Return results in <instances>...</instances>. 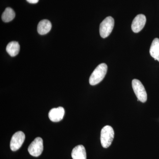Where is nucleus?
Masks as SVG:
<instances>
[{
	"label": "nucleus",
	"mask_w": 159,
	"mask_h": 159,
	"mask_svg": "<svg viewBox=\"0 0 159 159\" xmlns=\"http://www.w3.org/2000/svg\"><path fill=\"white\" fill-rule=\"evenodd\" d=\"M107 70V66L105 63H101L97 68L90 77L89 84L92 85L98 84L105 77Z\"/></svg>",
	"instance_id": "f257e3e1"
},
{
	"label": "nucleus",
	"mask_w": 159,
	"mask_h": 159,
	"mask_svg": "<svg viewBox=\"0 0 159 159\" xmlns=\"http://www.w3.org/2000/svg\"><path fill=\"white\" fill-rule=\"evenodd\" d=\"M114 138L113 129L110 125H106L101 131L100 141L101 145L104 148H107L112 144Z\"/></svg>",
	"instance_id": "f03ea898"
},
{
	"label": "nucleus",
	"mask_w": 159,
	"mask_h": 159,
	"mask_svg": "<svg viewBox=\"0 0 159 159\" xmlns=\"http://www.w3.org/2000/svg\"><path fill=\"white\" fill-rule=\"evenodd\" d=\"M115 24L114 19L111 16H108L100 24L99 33L102 38L108 37L112 31Z\"/></svg>",
	"instance_id": "7ed1b4c3"
},
{
	"label": "nucleus",
	"mask_w": 159,
	"mask_h": 159,
	"mask_svg": "<svg viewBox=\"0 0 159 159\" xmlns=\"http://www.w3.org/2000/svg\"><path fill=\"white\" fill-rule=\"evenodd\" d=\"M132 85L134 92L139 101L145 102L147 99V94L142 82L138 79H134Z\"/></svg>",
	"instance_id": "20e7f679"
},
{
	"label": "nucleus",
	"mask_w": 159,
	"mask_h": 159,
	"mask_svg": "<svg viewBox=\"0 0 159 159\" xmlns=\"http://www.w3.org/2000/svg\"><path fill=\"white\" fill-rule=\"evenodd\" d=\"M43 150V140L40 137L35 138L28 148V151L29 154L34 157L39 156L42 153Z\"/></svg>",
	"instance_id": "39448f33"
},
{
	"label": "nucleus",
	"mask_w": 159,
	"mask_h": 159,
	"mask_svg": "<svg viewBox=\"0 0 159 159\" xmlns=\"http://www.w3.org/2000/svg\"><path fill=\"white\" fill-rule=\"evenodd\" d=\"M25 136L23 132L18 131L11 137L10 141V147L12 151H16L22 145L25 141Z\"/></svg>",
	"instance_id": "423d86ee"
},
{
	"label": "nucleus",
	"mask_w": 159,
	"mask_h": 159,
	"mask_svg": "<svg viewBox=\"0 0 159 159\" xmlns=\"http://www.w3.org/2000/svg\"><path fill=\"white\" fill-rule=\"evenodd\" d=\"M146 21V17L144 15H138L134 19L132 23V30L134 33L140 32L144 28Z\"/></svg>",
	"instance_id": "0eeeda50"
},
{
	"label": "nucleus",
	"mask_w": 159,
	"mask_h": 159,
	"mask_svg": "<svg viewBox=\"0 0 159 159\" xmlns=\"http://www.w3.org/2000/svg\"><path fill=\"white\" fill-rule=\"evenodd\" d=\"M65 113L64 109L61 107L51 109L48 114L49 119L52 122H59L63 118Z\"/></svg>",
	"instance_id": "6e6552de"
},
{
	"label": "nucleus",
	"mask_w": 159,
	"mask_h": 159,
	"mask_svg": "<svg viewBox=\"0 0 159 159\" xmlns=\"http://www.w3.org/2000/svg\"><path fill=\"white\" fill-rule=\"evenodd\" d=\"M73 159H87L85 148L82 145H78L74 147L71 153Z\"/></svg>",
	"instance_id": "1a4fd4ad"
},
{
	"label": "nucleus",
	"mask_w": 159,
	"mask_h": 159,
	"mask_svg": "<svg viewBox=\"0 0 159 159\" xmlns=\"http://www.w3.org/2000/svg\"><path fill=\"white\" fill-rule=\"evenodd\" d=\"M52 25L48 20H43L39 22L37 26V31L39 34L43 35L47 34L51 31Z\"/></svg>",
	"instance_id": "9d476101"
},
{
	"label": "nucleus",
	"mask_w": 159,
	"mask_h": 159,
	"mask_svg": "<svg viewBox=\"0 0 159 159\" xmlns=\"http://www.w3.org/2000/svg\"><path fill=\"white\" fill-rule=\"evenodd\" d=\"M6 51L11 56L15 57L19 54L20 46L17 42L12 41L8 43L6 47Z\"/></svg>",
	"instance_id": "9b49d317"
},
{
	"label": "nucleus",
	"mask_w": 159,
	"mask_h": 159,
	"mask_svg": "<svg viewBox=\"0 0 159 159\" xmlns=\"http://www.w3.org/2000/svg\"><path fill=\"white\" fill-rule=\"evenodd\" d=\"M151 56L156 60L159 61V39L155 38L154 39L151 45L150 51Z\"/></svg>",
	"instance_id": "f8f14e48"
},
{
	"label": "nucleus",
	"mask_w": 159,
	"mask_h": 159,
	"mask_svg": "<svg viewBox=\"0 0 159 159\" xmlns=\"http://www.w3.org/2000/svg\"><path fill=\"white\" fill-rule=\"evenodd\" d=\"M15 12L11 8H6L2 15V18L3 21L7 23L11 21L15 17Z\"/></svg>",
	"instance_id": "ddd939ff"
},
{
	"label": "nucleus",
	"mask_w": 159,
	"mask_h": 159,
	"mask_svg": "<svg viewBox=\"0 0 159 159\" xmlns=\"http://www.w3.org/2000/svg\"><path fill=\"white\" fill-rule=\"evenodd\" d=\"M28 2L31 3V4H36L38 2L39 0H26Z\"/></svg>",
	"instance_id": "4468645a"
}]
</instances>
